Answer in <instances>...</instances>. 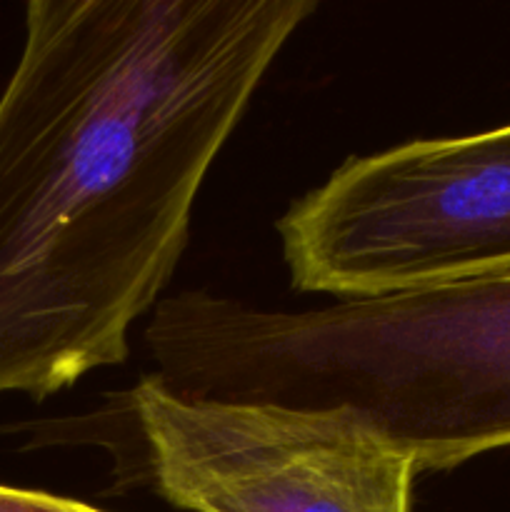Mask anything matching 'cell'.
Wrapping results in <instances>:
<instances>
[{"label":"cell","mask_w":510,"mask_h":512,"mask_svg":"<svg viewBox=\"0 0 510 512\" xmlns=\"http://www.w3.org/2000/svg\"><path fill=\"white\" fill-rule=\"evenodd\" d=\"M130 413L153 490L188 512H413L418 468L345 408L185 398L145 375Z\"/></svg>","instance_id":"obj_4"},{"label":"cell","mask_w":510,"mask_h":512,"mask_svg":"<svg viewBox=\"0 0 510 512\" xmlns=\"http://www.w3.org/2000/svg\"><path fill=\"white\" fill-rule=\"evenodd\" d=\"M290 283L340 300L510 273V125L350 155L275 223Z\"/></svg>","instance_id":"obj_3"},{"label":"cell","mask_w":510,"mask_h":512,"mask_svg":"<svg viewBox=\"0 0 510 512\" xmlns=\"http://www.w3.org/2000/svg\"><path fill=\"white\" fill-rule=\"evenodd\" d=\"M143 340L173 393L345 405L418 475L510 448V273L310 310L180 290L150 313Z\"/></svg>","instance_id":"obj_2"},{"label":"cell","mask_w":510,"mask_h":512,"mask_svg":"<svg viewBox=\"0 0 510 512\" xmlns=\"http://www.w3.org/2000/svg\"><path fill=\"white\" fill-rule=\"evenodd\" d=\"M313 0H30L0 93V398L123 365Z\"/></svg>","instance_id":"obj_1"},{"label":"cell","mask_w":510,"mask_h":512,"mask_svg":"<svg viewBox=\"0 0 510 512\" xmlns=\"http://www.w3.org/2000/svg\"><path fill=\"white\" fill-rule=\"evenodd\" d=\"M0 512H105L85 505L80 500L60 498V495L23 490L13 485H0Z\"/></svg>","instance_id":"obj_5"}]
</instances>
